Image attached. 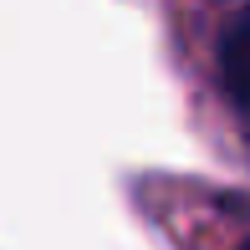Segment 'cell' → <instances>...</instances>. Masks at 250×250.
Masks as SVG:
<instances>
[{
	"mask_svg": "<svg viewBox=\"0 0 250 250\" xmlns=\"http://www.w3.org/2000/svg\"><path fill=\"white\" fill-rule=\"evenodd\" d=\"M214 62H220V87L225 102H230L240 133L250 138V5H240L220 31V46H214Z\"/></svg>",
	"mask_w": 250,
	"mask_h": 250,
	"instance_id": "obj_1",
	"label": "cell"
},
{
	"mask_svg": "<svg viewBox=\"0 0 250 250\" xmlns=\"http://www.w3.org/2000/svg\"><path fill=\"white\" fill-rule=\"evenodd\" d=\"M235 250H250V235H245V240H240V245H235Z\"/></svg>",
	"mask_w": 250,
	"mask_h": 250,
	"instance_id": "obj_2",
	"label": "cell"
}]
</instances>
